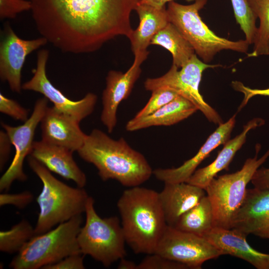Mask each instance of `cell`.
<instances>
[{"instance_id": "8992f818", "label": "cell", "mask_w": 269, "mask_h": 269, "mask_svg": "<svg viewBox=\"0 0 269 269\" xmlns=\"http://www.w3.org/2000/svg\"><path fill=\"white\" fill-rule=\"evenodd\" d=\"M207 1L195 0L189 5L174 1L168 2L166 12L169 21L176 27L205 63L212 61L217 53L223 50L246 53L250 44L246 39L234 41L219 37L202 20L199 12Z\"/></svg>"}, {"instance_id": "44dd1931", "label": "cell", "mask_w": 269, "mask_h": 269, "mask_svg": "<svg viewBox=\"0 0 269 269\" xmlns=\"http://www.w3.org/2000/svg\"><path fill=\"white\" fill-rule=\"evenodd\" d=\"M264 124V120L259 118H254L248 122L244 126L243 131L239 134L233 139H229L224 144L223 148L212 163L196 170L186 182L205 190L218 172L228 168L236 152L246 142L248 133Z\"/></svg>"}, {"instance_id": "2e32d148", "label": "cell", "mask_w": 269, "mask_h": 269, "mask_svg": "<svg viewBox=\"0 0 269 269\" xmlns=\"http://www.w3.org/2000/svg\"><path fill=\"white\" fill-rule=\"evenodd\" d=\"M40 123L42 141L73 152L82 147L87 135L81 130L80 123L54 106L48 107Z\"/></svg>"}, {"instance_id": "6da1fadb", "label": "cell", "mask_w": 269, "mask_h": 269, "mask_svg": "<svg viewBox=\"0 0 269 269\" xmlns=\"http://www.w3.org/2000/svg\"><path fill=\"white\" fill-rule=\"evenodd\" d=\"M37 31L63 52L99 50L133 31L131 14L139 0H29Z\"/></svg>"}, {"instance_id": "484cf974", "label": "cell", "mask_w": 269, "mask_h": 269, "mask_svg": "<svg viewBox=\"0 0 269 269\" xmlns=\"http://www.w3.org/2000/svg\"><path fill=\"white\" fill-rule=\"evenodd\" d=\"M249 5L260 21L252 52L248 57L269 55V0H248Z\"/></svg>"}, {"instance_id": "ac0fdd59", "label": "cell", "mask_w": 269, "mask_h": 269, "mask_svg": "<svg viewBox=\"0 0 269 269\" xmlns=\"http://www.w3.org/2000/svg\"><path fill=\"white\" fill-rule=\"evenodd\" d=\"M247 235L233 229L213 227L203 237L222 255H229L242 259L257 269H269V254L253 249L246 240Z\"/></svg>"}, {"instance_id": "4dcf8cb0", "label": "cell", "mask_w": 269, "mask_h": 269, "mask_svg": "<svg viewBox=\"0 0 269 269\" xmlns=\"http://www.w3.org/2000/svg\"><path fill=\"white\" fill-rule=\"evenodd\" d=\"M31 8L29 0H0V18H15L17 14L31 10Z\"/></svg>"}, {"instance_id": "5bb4252c", "label": "cell", "mask_w": 269, "mask_h": 269, "mask_svg": "<svg viewBox=\"0 0 269 269\" xmlns=\"http://www.w3.org/2000/svg\"><path fill=\"white\" fill-rule=\"evenodd\" d=\"M148 54L147 50L134 54L133 64L125 73L115 70L108 72L106 78V88L102 93L101 120L109 133H111L116 126L117 112L120 104L130 96L140 75V65Z\"/></svg>"}, {"instance_id": "f1b7e54d", "label": "cell", "mask_w": 269, "mask_h": 269, "mask_svg": "<svg viewBox=\"0 0 269 269\" xmlns=\"http://www.w3.org/2000/svg\"><path fill=\"white\" fill-rule=\"evenodd\" d=\"M151 92L148 101L134 117L142 118L149 115L180 96L176 92L166 87H161Z\"/></svg>"}, {"instance_id": "9c48e42d", "label": "cell", "mask_w": 269, "mask_h": 269, "mask_svg": "<svg viewBox=\"0 0 269 269\" xmlns=\"http://www.w3.org/2000/svg\"><path fill=\"white\" fill-rule=\"evenodd\" d=\"M218 66L202 61L195 54L180 70L172 64L163 75L147 78L144 82V88L147 91H152L161 87H168L192 102L209 122L219 125L223 123L222 118L216 110L205 102L199 91L203 71L207 68Z\"/></svg>"}, {"instance_id": "e0dca14e", "label": "cell", "mask_w": 269, "mask_h": 269, "mask_svg": "<svg viewBox=\"0 0 269 269\" xmlns=\"http://www.w3.org/2000/svg\"><path fill=\"white\" fill-rule=\"evenodd\" d=\"M235 123L236 115H234L227 122L219 125L193 157L178 167L157 168L153 171V174L158 180L164 183L186 182L211 152L220 145H224L229 139Z\"/></svg>"}, {"instance_id": "d590c367", "label": "cell", "mask_w": 269, "mask_h": 269, "mask_svg": "<svg viewBox=\"0 0 269 269\" xmlns=\"http://www.w3.org/2000/svg\"><path fill=\"white\" fill-rule=\"evenodd\" d=\"M251 181L255 188L261 190L269 189V168H258Z\"/></svg>"}, {"instance_id": "836d02e7", "label": "cell", "mask_w": 269, "mask_h": 269, "mask_svg": "<svg viewBox=\"0 0 269 269\" xmlns=\"http://www.w3.org/2000/svg\"><path fill=\"white\" fill-rule=\"evenodd\" d=\"M83 255L77 254L68 256L60 261L43 269H84Z\"/></svg>"}, {"instance_id": "74e56055", "label": "cell", "mask_w": 269, "mask_h": 269, "mask_svg": "<svg viewBox=\"0 0 269 269\" xmlns=\"http://www.w3.org/2000/svg\"><path fill=\"white\" fill-rule=\"evenodd\" d=\"M174 0H139L138 3L150 5L158 9H162L165 7V3ZM187 1H195V0H186Z\"/></svg>"}, {"instance_id": "30bf717a", "label": "cell", "mask_w": 269, "mask_h": 269, "mask_svg": "<svg viewBox=\"0 0 269 269\" xmlns=\"http://www.w3.org/2000/svg\"><path fill=\"white\" fill-rule=\"evenodd\" d=\"M155 253L191 269H201L206 261L222 256L220 252L205 237L168 225Z\"/></svg>"}, {"instance_id": "52a82bcc", "label": "cell", "mask_w": 269, "mask_h": 269, "mask_svg": "<svg viewBox=\"0 0 269 269\" xmlns=\"http://www.w3.org/2000/svg\"><path fill=\"white\" fill-rule=\"evenodd\" d=\"M86 222L77 237L83 255H89L108 267L126 255L124 234L116 216L102 218L97 213L94 200L89 196L86 206Z\"/></svg>"}, {"instance_id": "d4e9b609", "label": "cell", "mask_w": 269, "mask_h": 269, "mask_svg": "<svg viewBox=\"0 0 269 269\" xmlns=\"http://www.w3.org/2000/svg\"><path fill=\"white\" fill-rule=\"evenodd\" d=\"M181 231L203 236L214 227V214L209 197L205 195L184 213L174 227Z\"/></svg>"}, {"instance_id": "7402d4cb", "label": "cell", "mask_w": 269, "mask_h": 269, "mask_svg": "<svg viewBox=\"0 0 269 269\" xmlns=\"http://www.w3.org/2000/svg\"><path fill=\"white\" fill-rule=\"evenodd\" d=\"M197 110L192 102L179 96L149 115L134 117L127 123L126 129L133 132L152 126H171L187 119Z\"/></svg>"}, {"instance_id": "7a4b0ae2", "label": "cell", "mask_w": 269, "mask_h": 269, "mask_svg": "<svg viewBox=\"0 0 269 269\" xmlns=\"http://www.w3.org/2000/svg\"><path fill=\"white\" fill-rule=\"evenodd\" d=\"M81 158L93 164L104 181L113 179L128 187L139 186L153 171L144 156L121 137L115 140L99 129L87 134L77 151Z\"/></svg>"}, {"instance_id": "83f0119b", "label": "cell", "mask_w": 269, "mask_h": 269, "mask_svg": "<svg viewBox=\"0 0 269 269\" xmlns=\"http://www.w3.org/2000/svg\"><path fill=\"white\" fill-rule=\"evenodd\" d=\"M236 20L245 34L249 44H254L257 35V16L251 9L248 0H231Z\"/></svg>"}, {"instance_id": "ffe728a7", "label": "cell", "mask_w": 269, "mask_h": 269, "mask_svg": "<svg viewBox=\"0 0 269 269\" xmlns=\"http://www.w3.org/2000/svg\"><path fill=\"white\" fill-rule=\"evenodd\" d=\"M164 184L159 193V199L167 225L174 227L184 213L206 195L205 190L186 182Z\"/></svg>"}, {"instance_id": "277c9868", "label": "cell", "mask_w": 269, "mask_h": 269, "mask_svg": "<svg viewBox=\"0 0 269 269\" xmlns=\"http://www.w3.org/2000/svg\"><path fill=\"white\" fill-rule=\"evenodd\" d=\"M28 163L43 184L36 198L39 213L34 228L36 235L43 234L56 225L85 212L89 196L83 188L73 187L59 180L30 155L28 157Z\"/></svg>"}, {"instance_id": "3957f363", "label": "cell", "mask_w": 269, "mask_h": 269, "mask_svg": "<svg viewBox=\"0 0 269 269\" xmlns=\"http://www.w3.org/2000/svg\"><path fill=\"white\" fill-rule=\"evenodd\" d=\"M126 243L135 254L155 253L167 226L159 193L139 186L125 190L117 202Z\"/></svg>"}, {"instance_id": "1f68e13d", "label": "cell", "mask_w": 269, "mask_h": 269, "mask_svg": "<svg viewBox=\"0 0 269 269\" xmlns=\"http://www.w3.org/2000/svg\"><path fill=\"white\" fill-rule=\"evenodd\" d=\"M0 112L13 119L26 121L28 118L29 110L22 107L17 101L0 93Z\"/></svg>"}, {"instance_id": "9a60e30c", "label": "cell", "mask_w": 269, "mask_h": 269, "mask_svg": "<svg viewBox=\"0 0 269 269\" xmlns=\"http://www.w3.org/2000/svg\"><path fill=\"white\" fill-rule=\"evenodd\" d=\"M231 229L269 239V189H247Z\"/></svg>"}, {"instance_id": "5b68a950", "label": "cell", "mask_w": 269, "mask_h": 269, "mask_svg": "<svg viewBox=\"0 0 269 269\" xmlns=\"http://www.w3.org/2000/svg\"><path fill=\"white\" fill-rule=\"evenodd\" d=\"M81 215L76 216L43 234L35 235L17 252L9 268L43 269L68 256L82 254L77 240L83 222Z\"/></svg>"}, {"instance_id": "4316f807", "label": "cell", "mask_w": 269, "mask_h": 269, "mask_svg": "<svg viewBox=\"0 0 269 269\" xmlns=\"http://www.w3.org/2000/svg\"><path fill=\"white\" fill-rule=\"evenodd\" d=\"M35 235L31 225L22 220L9 230L0 232V250L10 254L18 252Z\"/></svg>"}, {"instance_id": "cb8c5ba5", "label": "cell", "mask_w": 269, "mask_h": 269, "mask_svg": "<svg viewBox=\"0 0 269 269\" xmlns=\"http://www.w3.org/2000/svg\"><path fill=\"white\" fill-rule=\"evenodd\" d=\"M150 44L161 46L169 51L172 56L173 64L178 68L196 54L191 44L170 22L153 37Z\"/></svg>"}, {"instance_id": "ba28073f", "label": "cell", "mask_w": 269, "mask_h": 269, "mask_svg": "<svg viewBox=\"0 0 269 269\" xmlns=\"http://www.w3.org/2000/svg\"><path fill=\"white\" fill-rule=\"evenodd\" d=\"M260 149L258 144L255 156L246 159L240 170L214 178L205 189L213 210L214 227L231 229L233 219L245 199L248 184L269 157V149L258 158Z\"/></svg>"}, {"instance_id": "8d00e7d4", "label": "cell", "mask_w": 269, "mask_h": 269, "mask_svg": "<svg viewBox=\"0 0 269 269\" xmlns=\"http://www.w3.org/2000/svg\"><path fill=\"white\" fill-rule=\"evenodd\" d=\"M12 145L10 140L6 134L3 131L0 132V168L3 169L5 163L8 159Z\"/></svg>"}, {"instance_id": "e575fe53", "label": "cell", "mask_w": 269, "mask_h": 269, "mask_svg": "<svg viewBox=\"0 0 269 269\" xmlns=\"http://www.w3.org/2000/svg\"><path fill=\"white\" fill-rule=\"evenodd\" d=\"M232 86L236 90L243 93L244 94V98L239 110H241L248 102L250 99L255 96H269V88L264 89H252L245 86L242 82L239 81H233Z\"/></svg>"}, {"instance_id": "d6986e66", "label": "cell", "mask_w": 269, "mask_h": 269, "mask_svg": "<svg viewBox=\"0 0 269 269\" xmlns=\"http://www.w3.org/2000/svg\"><path fill=\"white\" fill-rule=\"evenodd\" d=\"M73 152L67 148L41 140L34 141L29 155L37 160L50 171L67 180H71L78 187L83 188L87 183L86 176L74 160Z\"/></svg>"}, {"instance_id": "d6a6232c", "label": "cell", "mask_w": 269, "mask_h": 269, "mask_svg": "<svg viewBox=\"0 0 269 269\" xmlns=\"http://www.w3.org/2000/svg\"><path fill=\"white\" fill-rule=\"evenodd\" d=\"M33 198V195L29 191L17 194L2 193L0 195V205H12L22 209L31 203Z\"/></svg>"}, {"instance_id": "f35d334b", "label": "cell", "mask_w": 269, "mask_h": 269, "mask_svg": "<svg viewBox=\"0 0 269 269\" xmlns=\"http://www.w3.org/2000/svg\"><path fill=\"white\" fill-rule=\"evenodd\" d=\"M137 265L134 262L125 259L124 258L120 260L118 266L119 269H136Z\"/></svg>"}, {"instance_id": "603a6c76", "label": "cell", "mask_w": 269, "mask_h": 269, "mask_svg": "<svg viewBox=\"0 0 269 269\" xmlns=\"http://www.w3.org/2000/svg\"><path fill=\"white\" fill-rule=\"evenodd\" d=\"M135 10L139 23L129 38L134 54L147 50L153 37L169 22L166 7L158 9L138 3Z\"/></svg>"}, {"instance_id": "8fae6325", "label": "cell", "mask_w": 269, "mask_h": 269, "mask_svg": "<svg viewBox=\"0 0 269 269\" xmlns=\"http://www.w3.org/2000/svg\"><path fill=\"white\" fill-rule=\"evenodd\" d=\"M49 55L47 49H42L38 51L36 67L33 71V75L22 85V89L41 93L53 104L56 109L80 123L94 111L97 96L89 93L78 101H73L66 97L51 83L47 76L46 67Z\"/></svg>"}, {"instance_id": "4fadbf2b", "label": "cell", "mask_w": 269, "mask_h": 269, "mask_svg": "<svg viewBox=\"0 0 269 269\" xmlns=\"http://www.w3.org/2000/svg\"><path fill=\"white\" fill-rule=\"evenodd\" d=\"M47 42L43 37L21 39L9 24L5 25L0 43V78L12 91L20 93L22 90L21 71L27 55Z\"/></svg>"}, {"instance_id": "7c38bea8", "label": "cell", "mask_w": 269, "mask_h": 269, "mask_svg": "<svg viewBox=\"0 0 269 269\" xmlns=\"http://www.w3.org/2000/svg\"><path fill=\"white\" fill-rule=\"evenodd\" d=\"M48 101L45 97L38 99L30 117L20 126L13 127L1 123L14 146L15 155L10 165L0 179V191L9 190L15 180L24 181L27 179L23 169L24 160L31 152L35 132L48 108Z\"/></svg>"}, {"instance_id": "f546056e", "label": "cell", "mask_w": 269, "mask_h": 269, "mask_svg": "<svg viewBox=\"0 0 269 269\" xmlns=\"http://www.w3.org/2000/svg\"><path fill=\"white\" fill-rule=\"evenodd\" d=\"M183 264L158 254H148L137 265L136 269H188Z\"/></svg>"}]
</instances>
